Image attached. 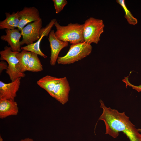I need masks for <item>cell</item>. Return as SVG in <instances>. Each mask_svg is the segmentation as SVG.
I'll list each match as a JSON object with an SVG mask.
<instances>
[{
  "label": "cell",
  "instance_id": "13",
  "mask_svg": "<svg viewBox=\"0 0 141 141\" xmlns=\"http://www.w3.org/2000/svg\"><path fill=\"white\" fill-rule=\"evenodd\" d=\"M60 78L47 75L39 80L37 83L40 87L45 90L50 96L54 87L59 81Z\"/></svg>",
  "mask_w": 141,
  "mask_h": 141
},
{
  "label": "cell",
  "instance_id": "25",
  "mask_svg": "<svg viewBox=\"0 0 141 141\" xmlns=\"http://www.w3.org/2000/svg\"></svg>",
  "mask_w": 141,
  "mask_h": 141
},
{
  "label": "cell",
  "instance_id": "15",
  "mask_svg": "<svg viewBox=\"0 0 141 141\" xmlns=\"http://www.w3.org/2000/svg\"><path fill=\"white\" fill-rule=\"evenodd\" d=\"M38 55L31 52V55L28 64L27 71L38 72L43 70V66Z\"/></svg>",
  "mask_w": 141,
  "mask_h": 141
},
{
  "label": "cell",
  "instance_id": "5",
  "mask_svg": "<svg viewBox=\"0 0 141 141\" xmlns=\"http://www.w3.org/2000/svg\"><path fill=\"white\" fill-rule=\"evenodd\" d=\"M17 52L13 51L10 47L7 46L4 47V50L0 51V60L5 61L8 64V68L6 72L11 81L25 76V73L20 72L16 68L18 62L16 56Z\"/></svg>",
  "mask_w": 141,
  "mask_h": 141
},
{
  "label": "cell",
  "instance_id": "23",
  "mask_svg": "<svg viewBox=\"0 0 141 141\" xmlns=\"http://www.w3.org/2000/svg\"><path fill=\"white\" fill-rule=\"evenodd\" d=\"M138 131L139 132H141V128H138Z\"/></svg>",
  "mask_w": 141,
  "mask_h": 141
},
{
  "label": "cell",
  "instance_id": "12",
  "mask_svg": "<svg viewBox=\"0 0 141 141\" xmlns=\"http://www.w3.org/2000/svg\"><path fill=\"white\" fill-rule=\"evenodd\" d=\"M18 11L12 14L6 12L5 13L6 19L0 22V29L13 30L17 28L19 22L18 15Z\"/></svg>",
  "mask_w": 141,
  "mask_h": 141
},
{
  "label": "cell",
  "instance_id": "9",
  "mask_svg": "<svg viewBox=\"0 0 141 141\" xmlns=\"http://www.w3.org/2000/svg\"><path fill=\"white\" fill-rule=\"evenodd\" d=\"M21 78L6 83L0 81V99L14 100L19 90Z\"/></svg>",
  "mask_w": 141,
  "mask_h": 141
},
{
  "label": "cell",
  "instance_id": "4",
  "mask_svg": "<svg viewBox=\"0 0 141 141\" xmlns=\"http://www.w3.org/2000/svg\"><path fill=\"white\" fill-rule=\"evenodd\" d=\"M83 31L84 42L91 44H97L101 34L104 32V25L101 19L90 17L85 20Z\"/></svg>",
  "mask_w": 141,
  "mask_h": 141
},
{
  "label": "cell",
  "instance_id": "8",
  "mask_svg": "<svg viewBox=\"0 0 141 141\" xmlns=\"http://www.w3.org/2000/svg\"><path fill=\"white\" fill-rule=\"evenodd\" d=\"M55 32L54 30H51L49 35L48 38L51 51L50 63L52 66L55 64L59 54L61 50L68 45V42L62 41L57 39L55 36Z\"/></svg>",
  "mask_w": 141,
  "mask_h": 141
},
{
  "label": "cell",
  "instance_id": "10",
  "mask_svg": "<svg viewBox=\"0 0 141 141\" xmlns=\"http://www.w3.org/2000/svg\"><path fill=\"white\" fill-rule=\"evenodd\" d=\"M5 35L1 36L2 40L7 42L12 50L19 52L21 50L20 39L21 35V32L17 29H6Z\"/></svg>",
  "mask_w": 141,
  "mask_h": 141
},
{
  "label": "cell",
  "instance_id": "7",
  "mask_svg": "<svg viewBox=\"0 0 141 141\" xmlns=\"http://www.w3.org/2000/svg\"><path fill=\"white\" fill-rule=\"evenodd\" d=\"M18 14L19 22L17 29L20 32L27 24L41 19L38 9L34 7H25L21 11H18Z\"/></svg>",
  "mask_w": 141,
  "mask_h": 141
},
{
  "label": "cell",
  "instance_id": "21",
  "mask_svg": "<svg viewBox=\"0 0 141 141\" xmlns=\"http://www.w3.org/2000/svg\"><path fill=\"white\" fill-rule=\"evenodd\" d=\"M8 68V65L7 63L3 61H1L0 62V73L4 69L7 70Z\"/></svg>",
  "mask_w": 141,
  "mask_h": 141
},
{
  "label": "cell",
  "instance_id": "1",
  "mask_svg": "<svg viewBox=\"0 0 141 141\" xmlns=\"http://www.w3.org/2000/svg\"><path fill=\"white\" fill-rule=\"evenodd\" d=\"M99 102L103 112L98 120L104 122L106 134L115 138L118 136L119 132H122L130 141H141V133L124 112H120L116 109L107 107L101 100Z\"/></svg>",
  "mask_w": 141,
  "mask_h": 141
},
{
  "label": "cell",
  "instance_id": "17",
  "mask_svg": "<svg viewBox=\"0 0 141 141\" xmlns=\"http://www.w3.org/2000/svg\"><path fill=\"white\" fill-rule=\"evenodd\" d=\"M116 2L122 7L125 13V17L127 22L130 24L135 25L138 22L137 19L132 15L130 11L128 10L125 4L124 0H117Z\"/></svg>",
  "mask_w": 141,
  "mask_h": 141
},
{
  "label": "cell",
  "instance_id": "16",
  "mask_svg": "<svg viewBox=\"0 0 141 141\" xmlns=\"http://www.w3.org/2000/svg\"><path fill=\"white\" fill-rule=\"evenodd\" d=\"M44 36H40L39 39L36 42L32 44L22 46L21 49L22 50L28 51L39 55L44 58H46L47 56L41 51L40 48V43Z\"/></svg>",
  "mask_w": 141,
  "mask_h": 141
},
{
  "label": "cell",
  "instance_id": "24",
  "mask_svg": "<svg viewBox=\"0 0 141 141\" xmlns=\"http://www.w3.org/2000/svg\"><path fill=\"white\" fill-rule=\"evenodd\" d=\"M3 140L2 139V138L1 137V136H0V141H3Z\"/></svg>",
  "mask_w": 141,
  "mask_h": 141
},
{
  "label": "cell",
  "instance_id": "22",
  "mask_svg": "<svg viewBox=\"0 0 141 141\" xmlns=\"http://www.w3.org/2000/svg\"><path fill=\"white\" fill-rule=\"evenodd\" d=\"M18 141H34V140L32 138H28L22 139Z\"/></svg>",
  "mask_w": 141,
  "mask_h": 141
},
{
  "label": "cell",
  "instance_id": "6",
  "mask_svg": "<svg viewBox=\"0 0 141 141\" xmlns=\"http://www.w3.org/2000/svg\"><path fill=\"white\" fill-rule=\"evenodd\" d=\"M42 23L41 19L28 24L23 28L21 31L22 36V39L20 41L21 46L24 44L28 45L32 44L39 39Z\"/></svg>",
  "mask_w": 141,
  "mask_h": 141
},
{
  "label": "cell",
  "instance_id": "14",
  "mask_svg": "<svg viewBox=\"0 0 141 141\" xmlns=\"http://www.w3.org/2000/svg\"><path fill=\"white\" fill-rule=\"evenodd\" d=\"M31 54V52L22 50L17 52L16 55L18 60L16 68L21 73H24L27 71L28 64Z\"/></svg>",
  "mask_w": 141,
  "mask_h": 141
},
{
  "label": "cell",
  "instance_id": "19",
  "mask_svg": "<svg viewBox=\"0 0 141 141\" xmlns=\"http://www.w3.org/2000/svg\"><path fill=\"white\" fill-rule=\"evenodd\" d=\"M55 12L58 14L63 10L64 7L67 4L66 0H53Z\"/></svg>",
  "mask_w": 141,
  "mask_h": 141
},
{
  "label": "cell",
  "instance_id": "20",
  "mask_svg": "<svg viewBox=\"0 0 141 141\" xmlns=\"http://www.w3.org/2000/svg\"><path fill=\"white\" fill-rule=\"evenodd\" d=\"M128 76L125 77L124 79L122 80V81L126 84V87L127 86L132 87V88L138 92H141V85L139 86H137L133 85L129 81L128 79Z\"/></svg>",
  "mask_w": 141,
  "mask_h": 141
},
{
  "label": "cell",
  "instance_id": "2",
  "mask_svg": "<svg viewBox=\"0 0 141 141\" xmlns=\"http://www.w3.org/2000/svg\"><path fill=\"white\" fill-rule=\"evenodd\" d=\"M56 28V38L64 42L72 44L84 42L83 31L84 24L70 23L66 26H61L56 21L54 24Z\"/></svg>",
  "mask_w": 141,
  "mask_h": 141
},
{
  "label": "cell",
  "instance_id": "18",
  "mask_svg": "<svg viewBox=\"0 0 141 141\" xmlns=\"http://www.w3.org/2000/svg\"><path fill=\"white\" fill-rule=\"evenodd\" d=\"M56 21V19H53L51 20L50 23L45 27L42 28L40 31V37L42 36L47 37L51 31L52 27Z\"/></svg>",
  "mask_w": 141,
  "mask_h": 141
},
{
  "label": "cell",
  "instance_id": "3",
  "mask_svg": "<svg viewBox=\"0 0 141 141\" xmlns=\"http://www.w3.org/2000/svg\"><path fill=\"white\" fill-rule=\"evenodd\" d=\"M92 49L91 44L85 42L72 44L65 55L58 57L57 63L63 65L73 63L89 55Z\"/></svg>",
  "mask_w": 141,
  "mask_h": 141
},
{
  "label": "cell",
  "instance_id": "11",
  "mask_svg": "<svg viewBox=\"0 0 141 141\" xmlns=\"http://www.w3.org/2000/svg\"><path fill=\"white\" fill-rule=\"evenodd\" d=\"M19 113L17 102L14 100L0 99V118L3 119L9 116L16 115Z\"/></svg>",
  "mask_w": 141,
  "mask_h": 141
}]
</instances>
